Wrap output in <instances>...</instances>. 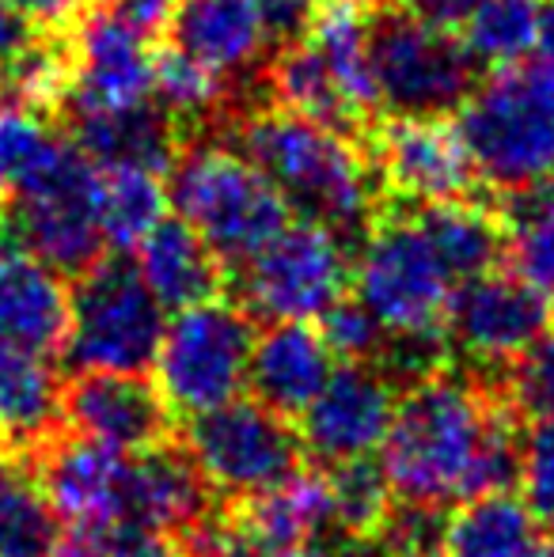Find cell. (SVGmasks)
Instances as JSON below:
<instances>
[{"label": "cell", "instance_id": "35", "mask_svg": "<svg viewBox=\"0 0 554 557\" xmlns=\"http://www.w3.org/2000/svg\"><path fill=\"white\" fill-rule=\"evenodd\" d=\"M513 406L517 413L540 421L554 418V334H547L543 342H535L525 357L513 364Z\"/></svg>", "mask_w": 554, "mask_h": 557}, {"label": "cell", "instance_id": "43", "mask_svg": "<svg viewBox=\"0 0 554 557\" xmlns=\"http://www.w3.org/2000/svg\"><path fill=\"white\" fill-rule=\"evenodd\" d=\"M475 4H479V0H399V8H407L410 15H418V20H426V23H436V27H448V30H456L459 23L475 12Z\"/></svg>", "mask_w": 554, "mask_h": 557}, {"label": "cell", "instance_id": "45", "mask_svg": "<svg viewBox=\"0 0 554 557\" xmlns=\"http://www.w3.org/2000/svg\"><path fill=\"white\" fill-rule=\"evenodd\" d=\"M535 58H540V69H547V73L554 76V0L551 4H543V27H540Z\"/></svg>", "mask_w": 554, "mask_h": 557}, {"label": "cell", "instance_id": "26", "mask_svg": "<svg viewBox=\"0 0 554 557\" xmlns=\"http://www.w3.org/2000/svg\"><path fill=\"white\" fill-rule=\"evenodd\" d=\"M58 508L42 474L15 451H0V557H50L58 546Z\"/></svg>", "mask_w": 554, "mask_h": 557}, {"label": "cell", "instance_id": "46", "mask_svg": "<svg viewBox=\"0 0 554 557\" xmlns=\"http://www.w3.org/2000/svg\"><path fill=\"white\" fill-rule=\"evenodd\" d=\"M308 557H327V554H319V550H311V554H308Z\"/></svg>", "mask_w": 554, "mask_h": 557}, {"label": "cell", "instance_id": "15", "mask_svg": "<svg viewBox=\"0 0 554 557\" xmlns=\"http://www.w3.org/2000/svg\"><path fill=\"white\" fill-rule=\"evenodd\" d=\"M372 171L418 209L467 198L479 178L456 125L444 117H387L372 133Z\"/></svg>", "mask_w": 554, "mask_h": 557}, {"label": "cell", "instance_id": "28", "mask_svg": "<svg viewBox=\"0 0 554 557\" xmlns=\"http://www.w3.org/2000/svg\"><path fill=\"white\" fill-rule=\"evenodd\" d=\"M168 175L152 168H99V227L111 250H137L168 221Z\"/></svg>", "mask_w": 554, "mask_h": 557}, {"label": "cell", "instance_id": "5", "mask_svg": "<svg viewBox=\"0 0 554 557\" xmlns=\"http://www.w3.org/2000/svg\"><path fill=\"white\" fill-rule=\"evenodd\" d=\"M456 133L475 175L494 190L554 183V76L497 69L456 111Z\"/></svg>", "mask_w": 554, "mask_h": 557}, {"label": "cell", "instance_id": "7", "mask_svg": "<svg viewBox=\"0 0 554 557\" xmlns=\"http://www.w3.org/2000/svg\"><path fill=\"white\" fill-rule=\"evenodd\" d=\"M168 308L140 281L137 265L107 258L81 273L69 300L65 357L81 375H145L160 349Z\"/></svg>", "mask_w": 554, "mask_h": 557}, {"label": "cell", "instance_id": "12", "mask_svg": "<svg viewBox=\"0 0 554 557\" xmlns=\"http://www.w3.org/2000/svg\"><path fill=\"white\" fill-rule=\"evenodd\" d=\"M73 42V84L65 107L73 117L114 114L152 103V58L148 38L130 27L111 4H91L76 23Z\"/></svg>", "mask_w": 554, "mask_h": 557}, {"label": "cell", "instance_id": "25", "mask_svg": "<svg viewBox=\"0 0 554 557\" xmlns=\"http://www.w3.org/2000/svg\"><path fill=\"white\" fill-rule=\"evenodd\" d=\"M65 418V387L53 357L0 345V444H38Z\"/></svg>", "mask_w": 554, "mask_h": 557}, {"label": "cell", "instance_id": "16", "mask_svg": "<svg viewBox=\"0 0 554 557\" xmlns=\"http://www.w3.org/2000/svg\"><path fill=\"white\" fill-rule=\"evenodd\" d=\"M331 528V485L304 474L247 497L239 516L209 535V557H308Z\"/></svg>", "mask_w": 554, "mask_h": 557}, {"label": "cell", "instance_id": "11", "mask_svg": "<svg viewBox=\"0 0 554 557\" xmlns=\"http://www.w3.org/2000/svg\"><path fill=\"white\" fill-rule=\"evenodd\" d=\"M300 433H293L285 413L244 395L186 425V455L201 482L239 500L293 478L300 470Z\"/></svg>", "mask_w": 554, "mask_h": 557}, {"label": "cell", "instance_id": "18", "mask_svg": "<svg viewBox=\"0 0 554 557\" xmlns=\"http://www.w3.org/2000/svg\"><path fill=\"white\" fill-rule=\"evenodd\" d=\"M69 300L61 273L20 243H0V345L58 357L69 334Z\"/></svg>", "mask_w": 554, "mask_h": 557}, {"label": "cell", "instance_id": "34", "mask_svg": "<svg viewBox=\"0 0 554 557\" xmlns=\"http://www.w3.org/2000/svg\"><path fill=\"white\" fill-rule=\"evenodd\" d=\"M331 528H342L346 535L365 539L372 531H384L392 520V485H387L380 462H346L331 467Z\"/></svg>", "mask_w": 554, "mask_h": 557}, {"label": "cell", "instance_id": "9", "mask_svg": "<svg viewBox=\"0 0 554 557\" xmlns=\"http://www.w3.org/2000/svg\"><path fill=\"white\" fill-rule=\"evenodd\" d=\"M12 243L27 247L58 273H84L99 262V168L81 152L76 140H61L27 186L8 206Z\"/></svg>", "mask_w": 554, "mask_h": 557}, {"label": "cell", "instance_id": "22", "mask_svg": "<svg viewBox=\"0 0 554 557\" xmlns=\"http://www.w3.org/2000/svg\"><path fill=\"white\" fill-rule=\"evenodd\" d=\"M323 65L331 69L354 114L369 117L380 111L377 76H372V8L365 0H319L304 30Z\"/></svg>", "mask_w": 554, "mask_h": 557}, {"label": "cell", "instance_id": "6", "mask_svg": "<svg viewBox=\"0 0 554 557\" xmlns=\"http://www.w3.org/2000/svg\"><path fill=\"white\" fill-rule=\"evenodd\" d=\"M255 326L247 308L229 300H201L168 315L152 360V387L168 413L201 418L244 395L251 372Z\"/></svg>", "mask_w": 554, "mask_h": 557}, {"label": "cell", "instance_id": "3", "mask_svg": "<svg viewBox=\"0 0 554 557\" xmlns=\"http://www.w3.org/2000/svg\"><path fill=\"white\" fill-rule=\"evenodd\" d=\"M354 300L377 319L380 334L403 349L429 352L448 337L459 281L429 243L415 213L377 221L354 258Z\"/></svg>", "mask_w": 554, "mask_h": 557}, {"label": "cell", "instance_id": "8", "mask_svg": "<svg viewBox=\"0 0 554 557\" xmlns=\"http://www.w3.org/2000/svg\"><path fill=\"white\" fill-rule=\"evenodd\" d=\"M372 76L380 111L392 117L456 114L475 91V58L456 30L407 8L372 12Z\"/></svg>", "mask_w": 554, "mask_h": 557}, {"label": "cell", "instance_id": "42", "mask_svg": "<svg viewBox=\"0 0 554 557\" xmlns=\"http://www.w3.org/2000/svg\"><path fill=\"white\" fill-rule=\"evenodd\" d=\"M122 539L107 535V531H91V528H69L58 539V546L50 550V557H119Z\"/></svg>", "mask_w": 554, "mask_h": 557}, {"label": "cell", "instance_id": "44", "mask_svg": "<svg viewBox=\"0 0 554 557\" xmlns=\"http://www.w3.org/2000/svg\"><path fill=\"white\" fill-rule=\"evenodd\" d=\"M119 557H186V554L175 550L171 543H163V539H130V543H122Z\"/></svg>", "mask_w": 554, "mask_h": 557}, {"label": "cell", "instance_id": "36", "mask_svg": "<svg viewBox=\"0 0 554 557\" xmlns=\"http://www.w3.org/2000/svg\"><path fill=\"white\" fill-rule=\"evenodd\" d=\"M319 331H323V337L331 342V349L338 360H369L372 352L380 349V342H384L377 319H372L354 296L334 304V308L319 319Z\"/></svg>", "mask_w": 554, "mask_h": 557}, {"label": "cell", "instance_id": "1", "mask_svg": "<svg viewBox=\"0 0 554 557\" xmlns=\"http://www.w3.org/2000/svg\"><path fill=\"white\" fill-rule=\"evenodd\" d=\"M380 470L403 505L441 512L509 490L525 470V444L513 413L487 391L429 372L395 406Z\"/></svg>", "mask_w": 554, "mask_h": 557}, {"label": "cell", "instance_id": "10", "mask_svg": "<svg viewBox=\"0 0 554 557\" xmlns=\"http://www.w3.org/2000/svg\"><path fill=\"white\" fill-rule=\"evenodd\" d=\"M239 270L247 311L267 323H319L354 281L346 235L311 221H288Z\"/></svg>", "mask_w": 554, "mask_h": 557}, {"label": "cell", "instance_id": "31", "mask_svg": "<svg viewBox=\"0 0 554 557\" xmlns=\"http://www.w3.org/2000/svg\"><path fill=\"white\" fill-rule=\"evenodd\" d=\"M505 255L520 281L554 296V183L525 186L502 209Z\"/></svg>", "mask_w": 554, "mask_h": 557}, {"label": "cell", "instance_id": "4", "mask_svg": "<svg viewBox=\"0 0 554 557\" xmlns=\"http://www.w3.org/2000/svg\"><path fill=\"white\" fill-rule=\"evenodd\" d=\"M171 209L206 239L221 265H244L285 232L293 209L278 186L232 145H190L168 171Z\"/></svg>", "mask_w": 554, "mask_h": 557}, {"label": "cell", "instance_id": "40", "mask_svg": "<svg viewBox=\"0 0 554 557\" xmlns=\"http://www.w3.org/2000/svg\"><path fill=\"white\" fill-rule=\"evenodd\" d=\"M111 8L145 38H156V35H163V30H171L178 0H111Z\"/></svg>", "mask_w": 554, "mask_h": 557}, {"label": "cell", "instance_id": "38", "mask_svg": "<svg viewBox=\"0 0 554 557\" xmlns=\"http://www.w3.org/2000/svg\"><path fill=\"white\" fill-rule=\"evenodd\" d=\"M255 8H259L270 42L288 46V42H296V38H304L319 0H255Z\"/></svg>", "mask_w": 554, "mask_h": 557}, {"label": "cell", "instance_id": "41", "mask_svg": "<svg viewBox=\"0 0 554 557\" xmlns=\"http://www.w3.org/2000/svg\"><path fill=\"white\" fill-rule=\"evenodd\" d=\"M46 30H38L35 23L27 20L23 12H15L8 0H0V65L20 58L27 46H35Z\"/></svg>", "mask_w": 554, "mask_h": 557}, {"label": "cell", "instance_id": "17", "mask_svg": "<svg viewBox=\"0 0 554 557\" xmlns=\"http://www.w3.org/2000/svg\"><path fill=\"white\" fill-rule=\"evenodd\" d=\"M134 455L96 441H61L46 455L42 482L69 528H91L130 543L134 520Z\"/></svg>", "mask_w": 554, "mask_h": 557}, {"label": "cell", "instance_id": "24", "mask_svg": "<svg viewBox=\"0 0 554 557\" xmlns=\"http://www.w3.org/2000/svg\"><path fill=\"white\" fill-rule=\"evenodd\" d=\"M73 129L81 152L96 168H152L168 175L178 160V125L156 103L114 114L73 117Z\"/></svg>", "mask_w": 554, "mask_h": 557}, {"label": "cell", "instance_id": "19", "mask_svg": "<svg viewBox=\"0 0 554 557\" xmlns=\"http://www.w3.org/2000/svg\"><path fill=\"white\" fill-rule=\"evenodd\" d=\"M65 418L76 436L119 451H148L168 433V406L140 375H81L65 391Z\"/></svg>", "mask_w": 554, "mask_h": 557}, {"label": "cell", "instance_id": "33", "mask_svg": "<svg viewBox=\"0 0 554 557\" xmlns=\"http://www.w3.org/2000/svg\"><path fill=\"white\" fill-rule=\"evenodd\" d=\"M61 140L65 137L53 133L42 111L0 99V198H12L20 186H27Z\"/></svg>", "mask_w": 554, "mask_h": 557}, {"label": "cell", "instance_id": "27", "mask_svg": "<svg viewBox=\"0 0 554 557\" xmlns=\"http://www.w3.org/2000/svg\"><path fill=\"white\" fill-rule=\"evenodd\" d=\"M415 216L426 227L429 243L436 247V255L444 258V265H448L459 285L490 273L497 265V258L505 255L502 216L487 213V209L467 198L441 201V206H421Z\"/></svg>", "mask_w": 554, "mask_h": 557}, {"label": "cell", "instance_id": "32", "mask_svg": "<svg viewBox=\"0 0 554 557\" xmlns=\"http://www.w3.org/2000/svg\"><path fill=\"white\" fill-rule=\"evenodd\" d=\"M221 81L209 65L178 46H163L152 58V103L175 125H194L221 107Z\"/></svg>", "mask_w": 554, "mask_h": 557}, {"label": "cell", "instance_id": "23", "mask_svg": "<svg viewBox=\"0 0 554 557\" xmlns=\"http://www.w3.org/2000/svg\"><path fill=\"white\" fill-rule=\"evenodd\" d=\"M137 273L152 296L168 311L194 308L201 300H213L221 285V262L206 247L194 227H186L178 216H168L145 243L134 250Z\"/></svg>", "mask_w": 554, "mask_h": 557}, {"label": "cell", "instance_id": "2", "mask_svg": "<svg viewBox=\"0 0 554 557\" xmlns=\"http://www.w3.org/2000/svg\"><path fill=\"white\" fill-rule=\"evenodd\" d=\"M239 148L278 186L300 221L354 235L377 209V171L349 133L293 111H255L239 125Z\"/></svg>", "mask_w": 554, "mask_h": 557}, {"label": "cell", "instance_id": "20", "mask_svg": "<svg viewBox=\"0 0 554 557\" xmlns=\"http://www.w3.org/2000/svg\"><path fill=\"white\" fill-rule=\"evenodd\" d=\"M338 368L331 342L316 323H270L255 334L247 387L285 418H300Z\"/></svg>", "mask_w": 554, "mask_h": 557}, {"label": "cell", "instance_id": "14", "mask_svg": "<svg viewBox=\"0 0 554 557\" xmlns=\"http://www.w3.org/2000/svg\"><path fill=\"white\" fill-rule=\"evenodd\" d=\"M551 304L517 273H482L459 285L448 315V337L459 352L487 368L517 364L535 342L551 334Z\"/></svg>", "mask_w": 554, "mask_h": 557}, {"label": "cell", "instance_id": "13", "mask_svg": "<svg viewBox=\"0 0 554 557\" xmlns=\"http://www.w3.org/2000/svg\"><path fill=\"white\" fill-rule=\"evenodd\" d=\"M395 387L369 360H342L300 413V444L327 467L380 459L395 421Z\"/></svg>", "mask_w": 554, "mask_h": 557}, {"label": "cell", "instance_id": "47", "mask_svg": "<svg viewBox=\"0 0 554 557\" xmlns=\"http://www.w3.org/2000/svg\"><path fill=\"white\" fill-rule=\"evenodd\" d=\"M365 4H369V0H365Z\"/></svg>", "mask_w": 554, "mask_h": 557}, {"label": "cell", "instance_id": "30", "mask_svg": "<svg viewBox=\"0 0 554 557\" xmlns=\"http://www.w3.org/2000/svg\"><path fill=\"white\" fill-rule=\"evenodd\" d=\"M543 0H479L459 23V42L487 69H517L540 46Z\"/></svg>", "mask_w": 554, "mask_h": 557}, {"label": "cell", "instance_id": "29", "mask_svg": "<svg viewBox=\"0 0 554 557\" xmlns=\"http://www.w3.org/2000/svg\"><path fill=\"white\" fill-rule=\"evenodd\" d=\"M270 91H274L281 111L323 122L331 129L349 133L361 125V117L346 103L331 69L323 65V58H319L308 38H296V42L278 50V58L270 61Z\"/></svg>", "mask_w": 554, "mask_h": 557}, {"label": "cell", "instance_id": "37", "mask_svg": "<svg viewBox=\"0 0 554 557\" xmlns=\"http://www.w3.org/2000/svg\"><path fill=\"white\" fill-rule=\"evenodd\" d=\"M520 482H525V500L532 505V512L554 528V418L540 421L532 441L525 444Z\"/></svg>", "mask_w": 554, "mask_h": 557}, {"label": "cell", "instance_id": "39", "mask_svg": "<svg viewBox=\"0 0 554 557\" xmlns=\"http://www.w3.org/2000/svg\"><path fill=\"white\" fill-rule=\"evenodd\" d=\"M8 4L27 15L38 30L53 35V30H73L88 15L91 0H8Z\"/></svg>", "mask_w": 554, "mask_h": 557}, {"label": "cell", "instance_id": "21", "mask_svg": "<svg viewBox=\"0 0 554 557\" xmlns=\"http://www.w3.org/2000/svg\"><path fill=\"white\" fill-rule=\"evenodd\" d=\"M168 35L217 76L251 69L270 42L255 0H178Z\"/></svg>", "mask_w": 554, "mask_h": 557}]
</instances>
